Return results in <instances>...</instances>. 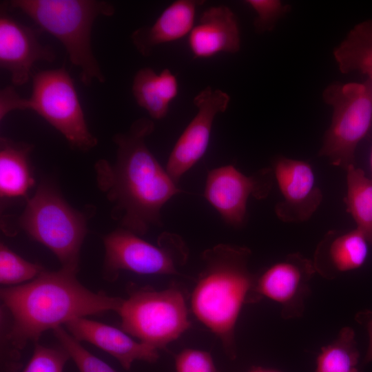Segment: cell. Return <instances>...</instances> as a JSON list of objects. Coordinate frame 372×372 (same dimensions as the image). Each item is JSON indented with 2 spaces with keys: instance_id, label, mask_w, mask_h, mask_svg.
Here are the masks:
<instances>
[{
  "instance_id": "16",
  "label": "cell",
  "mask_w": 372,
  "mask_h": 372,
  "mask_svg": "<svg viewBox=\"0 0 372 372\" xmlns=\"http://www.w3.org/2000/svg\"><path fill=\"white\" fill-rule=\"evenodd\" d=\"M203 1L177 0L168 6L151 26L134 30L130 36L136 50L144 57L158 45L189 35L195 25L198 8Z\"/></svg>"
},
{
  "instance_id": "20",
  "label": "cell",
  "mask_w": 372,
  "mask_h": 372,
  "mask_svg": "<svg viewBox=\"0 0 372 372\" xmlns=\"http://www.w3.org/2000/svg\"><path fill=\"white\" fill-rule=\"evenodd\" d=\"M333 56L342 74L358 72L372 83V31L369 20L349 31L334 49Z\"/></svg>"
},
{
  "instance_id": "11",
  "label": "cell",
  "mask_w": 372,
  "mask_h": 372,
  "mask_svg": "<svg viewBox=\"0 0 372 372\" xmlns=\"http://www.w3.org/2000/svg\"><path fill=\"white\" fill-rule=\"evenodd\" d=\"M229 101L227 92L209 86L194 98L196 114L176 142L165 167L177 184L205 154L214 121L217 115L226 111Z\"/></svg>"
},
{
  "instance_id": "1",
  "label": "cell",
  "mask_w": 372,
  "mask_h": 372,
  "mask_svg": "<svg viewBox=\"0 0 372 372\" xmlns=\"http://www.w3.org/2000/svg\"><path fill=\"white\" fill-rule=\"evenodd\" d=\"M154 129L151 118L136 119L113 136L114 162L101 158L94 167L97 187L112 205V218L140 236L162 225L161 209L182 192L146 145Z\"/></svg>"
},
{
  "instance_id": "23",
  "label": "cell",
  "mask_w": 372,
  "mask_h": 372,
  "mask_svg": "<svg viewBox=\"0 0 372 372\" xmlns=\"http://www.w3.org/2000/svg\"><path fill=\"white\" fill-rule=\"evenodd\" d=\"M359 358L354 331L346 327L335 341L322 349L316 372H358Z\"/></svg>"
},
{
  "instance_id": "31",
  "label": "cell",
  "mask_w": 372,
  "mask_h": 372,
  "mask_svg": "<svg viewBox=\"0 0 372 372\" xmlns=\"http://www.w3.org/2000/svg\"><path fill=\"white\" fill-rule=\"evenodd\" d=\"M370 167L372 173V146L371 147L370 156H369Z\"/></svg>"
},
{
  "instance_id": "12",
  "label": "cell",
  "mask_w": 372,
  "mask_h": 372,
  "mask_svg": "<svg viewBox=\"0 0 372 372\" xmlns=\"http://www.w3.org/2000/svg\"><path fill=\"white\" fill-rule=\"evenodd\" d=\"M273 172L282 200L275 206L277 217L285 223L308 220L322 200L311 165L304 161L280 156L273 164Z\"/></svg>"
},
{
  "instance_id": "28",
  "label": "cell",
  "mask_w": 372,
  "mask_h": 372,
  "mask_svg": "<svg viewBox=\"0 0 372 372\" xmlns=\"http://www.w3.org/2000/svg\"><path fill=\"white\" fill-rule=\"evenodd\" d=\"M176 372H218L211 355L204 351L186 349L175 358Z\"/></svg>"
},
{
  "instance_id": "19",
  "label": "cell",
  "mask_w": 372,
  "mask_h": 372,
  "mask_svg": "<svg viewBox=\"0 0 372 372\" xmlns=\"http://www.w3.org/2000/svg\"><path fill=\"white\" fill-rule=\"evenodd\" d=\"M132 90L138 106L152 119L161 120L167 115L170 103L178 95V83L168 68L156 73L152 68H143L135 74Z\"/></svg>"
},
{
  "instance_id": "9",
  "label": "cell",
  "mask_w": 372,
  "mask_h": 372,
  "mask_svg": "<svg viewBox=\"0 0 372 372\" xmlns=\"http://www.w3.org/2000/svg\"><path fill=\"white\" fill-rule=\"evenodd\" d=\"M103 242V274L107 281L115 280L121 271L143 275L177 274L188 257L183 238L171 232L162 233L157 245H153L119 227L104 236Z\"/></svg>"
},
{
  "instance_id": "27",
  "label": "cell",
  "mask_w": 372,
  "mask_h": 372,
  "mask_svg": "<svg viewBox=\"0 0 372 372\" xmlns=\"http://www.w3.org/2000/svg\"><path fill=\"white\" fill-rule=\"evenodd\" d=\"M245 3L256 14L254 26L260 34L272 31L278 21L290 9L278 0H247Z\"/></svg>"
},
{
  "instance_id": "29",
  "label": "cell",
  "mask_w": 372,
  "mask_h": 372,
  "mask_svg": "<svg viewBox=\"0 0 372 372\" xmlns=\"http://www.w3.org/2000/svg\"><path fill=\"white\" fill-rule=\"evenodd\" d=\"M359 319L365 324L369 333V347L364 358V362L368 363L372 361V312L366 311L360 314Z\"/></svg>"
},
{
  "instance_id": "7",
  "label": "cell",
  "mask_w": 372,
  "mask_h": 372,
  "mask_svg": "<svg viewBox=\"0 0 372 372\" xmlns=\"http://www.w3.org/2000/svg\"><path fill=\"white\" fill-rule=\"evenodd\" d=\"M322 96L332 107L333 115L318 154L346 170L355 165L356 147L372 126V83L367 79L334 82L325 88Z\"/></svg>"
},
{
  "instance_id": "13",
  "label": "cell",
  "mask_w": 372,
  "mask_h": 372,
  "mask_svg": "<svg viewBox=\"0 0 372 372\" xmlns=\"http://www.w3.org/2000/svg\"><path fill=\"white\" fill-rule=\"evenodd\" d=\"M4 8L1 6L0 14V66L10 73L13 85L21 86L32 78L36 62H54L56 54L40 42L39 28L23 24Z\"/></svg>"
},
{
  "instance_id": "14",
  "label": "cell",
  "mask_w": 372,
  "mask_h": 372,
  "mask_svg": "<svg viewBox=\"0 0 372 372\" xmlns=\"http://www.w3.org/2000/svg\"><path fill=\"white\" fill-rule=\"evenodd\" d=\"M68 332L78 341H85L113 356L125 370H130L136 360L155 362L157 349L136 341L128 333L103 322L85 317L65 324Z\"/></svg>"
},
{
  "instance_id": "17",
  "label": "cell",
  "mask_w": 372,
  "mask_h": 372,
  "mask_svg": "<svg viewBox=\"0 0 372 372\" xmlns=\"http://www.w3.org/2000/svg\"><path fill=\"white\" fill-rule=\"evenodd\" d=\"M313 269L309 260L298 254L289 255L256 279V293L278 303L289 304L299 294Z\"/></svg>"
},
{
  "instance_id": "4",
  "label": "cell",
  "mask_w": 372,
  "mask_h": 372,
  "mask_svg": "<svg viewBox=\"0 0 372 372\" xmlns=\"http://www.w3.org/2000/svg\"><path fill=\"white\" fill-rule=\"evenodd\" d=\"M8 4L63 44L70 62L80 69L85 85L90 86L94 80L105 82L92 50L91 33L97 17L114 15L112 3L99 0H12Z\"/></svg>"
},
{
  "instance_id": "15",
  "label": "cell",
  "mask_w": 372,
  "mask_h": 372,
  "mask_svg": "<svg viewBox=\"0 0 372 372\" xmlns=\"http://www.w3.org/2000/svg\"><path fill=\"white\" fill-rule=\"evenodd\" d=\"M188 45L194 56L198 59L238 52L241 39L234 12L224 5L205 10L188 35Z\"/></svg>"
},
{
  "instance_id": "8",
  "label": "cell",
  "mask_w": 372,
  "mask_h": 372,
  "mask_svg": "<svg viewBox=\"0 0 372 372\" xmlns=\"http://www.w3.org/2000/svg\"><path fill=\"white\" fill-rule=\"evenodd\" d=\"M116 312L125 332L157 350L176 340L190 325L183 294L174 287L131 289Z\"/></svg>"
},
{
  "instance_id": "18",
  "label": "cell",
  "mask_w": 372,
  "mask_h": 372,
  "mask_svg": "<svg viewBox=\"0 0 372 372\" xmlns=\"http://www.w3.org/2000/svg\"><path fill=\"white\" fill-rule=\"evenodd\" d=\"M33 145L0 138V196L1 198L24 197L34 185L30 169V154Z\"/></svg>"
},
{
  "instance_id": "3",
  "label": "cell",
  "mask_w": 372,
  "mask_h": 372,
  "mask_svg": "<svg viewBox=\"0 0 372 372\" xmlns=\"http://www.w3.org/2000/svg\"><path fill=\"white\" fill-rule=\"evenodd\" d=\"M250 254L247 247L226 244L205 250L203 268L191 297L193 313L220 339L231 358L236 356L238 316L251 293H256V278L248 269Z\"/></svg>"
},
{
  "instance_id": "21",
  "label": "cell",
  "mask_w": 372,
  "mask_h": 372,
  "mask_svg": "<svg viewBox=\"0 0 372 372\" xmlns=\"http://www.w3.org/2000/svg\"><path fill=\"white\" fill-rule=\"evenodd\" d=\"M369 244L364 234L357 228L340 234L330 231L320 250L325 252L327 260L333 269L344 272L358 269L364 264Z\"/></svg>"
},
{
  "instance_id": "2",
  "label": "cell",
  "mask_w": 372,
  "mask_h": 372,
  "mask_svg": "<svg viewBox=\"0 0 372 372\" xmlns=\"http://www.w3.org/2000/svg\"><path fill=\"white\" fill-rule=\"evenodd\" d=\"M0 296L12 319L7 339L17 351L74 319L116 311L122 300L90 291L78 280L76 272L63 268L45 270L25 284L3 287Z\"/></svg>"
},
{
  "instance_id": "30",
  "label": "cell",
  "mask_w": 372,
  "mask_h": 372,
  "mask_svg": "<svg viewBox=\"0 0 372 372\" xmlns=\"http://www.w3.org/2000/svg\"><path fill=\"white\" fill-rule=\"evenodd\" d=\"M250 372H276V371H274L273 370L266 369L256 368L251 370Z\"/></svg>"
},
{
  "instance_id": "10",
  "label": "cell",
  "mask_w": 372,
  "mask_h": 372,
  "mask_svg": "<svg viewBox=\"0 0 372 372\" xmlns=\"http://www.w3.org/2000/svg\"><path fill=\"white\" fill-rule=\"evenodd\" d=\"M272 174L271 169L247 176L231 165L219 167L209 172L204 196L227 224L240 227L246 221L249 198H266L272 187Z\"/></svg>"
},
{
  "instance_id": "24",
  "label": "cell",
  "mask_w": 372,
  "mask_h": 372,
  "mask_svg": "<svg viewBox=\"0 0 372 372\" xmlns=\"http://www.w3.org/2000/svg\"><path fill=\"white\" fill-rule=\"evenodd\" d=\"M45 269L37 263L26 260L3 242L0 245V282L11 287L32 280Z\"/></svg>"
},
{
  "instance_id": "22",
  "label": "cell",
  "mask_w": 372,
  "mask_h": 372,
  "mask_svg": "<svg viewBox=\"0 0 372 372\" xmlns=\"http://www.w3.org/2000/svg\"><path fill=\"white\" fill-rule=\"evenodd\" d=\"M346 173V209L372 245V179L355 165L348 167Z\"/></svg>"
},
{
  "instance_id": "26",
  "label": "cell",
  "mask_w": 372,
  "mask_h": 372,
  "mask_svg": "<svg viewBox=\"0 0 372 372\" xmlns=\"http://www.w3.org/2000/svg\"><path fill=\"white\" fill-rule=\"evenodd\" d=\"M70 358L61 347L53 348L35 342L33 354L23 372H63Z\"/></svg>"
},
{
  "instance_id": "25",
  "label": "cell",
  "mask_w": 372,
  "mask_h": 372,
  "mask_svg": "<svg viewBox=\"0 0 372 372\" xmlns=\"http://www.w3.org/2000/svg\"><path fill=\"white\" fill-rule=\"evenodd\" d=\"M52 331L61 347L67 351L80 372H118L85 349L79 341L61 326Z\"/></svg>"
},
{
  "instance_id": "5",
  "label": "cell",
  "mask_w": 372,
  "mask_h": 372,
  "mask_svg": "<svg viewBox=\"0 0 372 372\" xmlns=\"http://www.w3.org/2000/svg\"><path fill=\"white\" fill-rule=\"evenodd\" d=\"M32 92L23 98L8 85L0 92V121L14 110H30L45 119L70 146L88 152L98 144L90 131L73 79L65 66L39 70L32 76Z\"/></svg>"
},
{
  "instance_id": "6",
  "label": "cell",
  "mask_w": 372,
  "mask_h": 372,
  "mask_svg": "<svg viewBox=\"0 0 372 372\" xmlns=\"http://www.w3.org/2000/svg\"><path fill=\"white\" fill-rule=\"evenodd\" d=\"M87 220L85 214L70 206L57 187L45 180L27 198L19 225L56 256L61 268L77 273Z\"/></svg>"
}]
</instances>
